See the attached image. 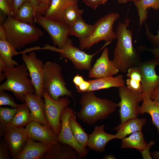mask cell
I'll return each mask as SVG.
<instances>
[{"label": "cell", "mask_w": 159, "mask_h": 159, "mask_svg": "<svg viewBox=\"0 0 159 159\" xmlns=\"http://www.w3.org/2000/svg\"><path fill=\"white\" fill-rule=\"evenodd\" d=\"M130 23V20L126 18L117 24V41L112 60L119 71L125 73L142 62L141 51L133 45L132 31L127 28Z\"/></svg>", "instance_id": "1"}, {"label": "cell", "mask_w": 159, "mask_h": 159, "mask_svg": "<svg viewBox=\"0 0 159 159\" xmlns=\"http://www.w3.org/2000/svg\"><path fill=\"white\" fill-rule=\"evenodd\" d=\"M80 104L81 108L77 114V117L90 125L107 118L118 107L117 103L109 99L99 98L91 91L82 93Z\"/></svg>", "instance_id": "2"}, {"label": "cell", "mask_w": 159, "mask_h": 159, "mask_svg": "<svg viewBox=\"0 0 159 159\" xmlns=\"http://www.w3.org/2000/svg\"><path fill=\"white\" fill-rule=\"evenodd\" d=\"M1 24L5 31L7 41L16 49L37 41L43 34L34 24L21 22L12 16H7Z\"/></svg>", "instance_id": "3"}, {"label": "cell", "mask_w": 159, "mask_h": 159, "mask_svg": "<svg viewBox=\"0 0 159 159\" xmlns=\"http://www.w3.org/2000/svg\"><path fill=\"white\" fill-rule=\"evenodd\" d=\"M3 72L6 80L0 85V91L12 92L16 98L24 102L25 95L35 93L34 87L29 76V71L24 63L12 67H6Z\"/></svg>", "instance_id": "4"}, {"label": "cell", "mask_w": 159, "mask_h": 159, "mask_svg": "<svg viewBox=\"0 0 159 159\" xmlns=\"http://www.w3.org/2000/svg\"><path fill=\"white\" fill-rule=\"evenodd\" d=\"M44 92L53 99L58 100L60 97H73L72 92L66 87L62 74L61 66L55 62L47 61L43 66Z\"/></svg>", "instance_id": "5"}, {"label": "cell", "mask_w": 159, "mask_h": 159, "mask_svg": "<svg viewBox=\"0 0 159 159\" xmlns=\"http://www.w3.org/2000/svg\"><path fill=\"white\" fill-rule=\"evenodd\" d=\"M120 17L117 12L106 14L99 19L94 24L95 28L88 37L80 41V49H90L95 44L104 41L110 44L117 38L116 32L114 31L115 22Z\"/></svg>", "instance_id": "6"}, {"label": "cell", "mask_w": 159, "mask_h": 159, "mask_svg": "<svg viewBox=\"0 0 159 159\" xmlns=\"http://www.w3.org/2000/svg\"><path fill=\"white\" fill-rule=\"evenodd\" d=\"M109 44L108 43H105L98 51L90 54L74 46L72 41L68 38L64 47L62 49L46 44L43 47H39L38 49L49 50L59 53L60 54L61 58H66L69 59L78 70L90 71L92 68L91 63L93 57Z\"/></svg>", "instance_id": "7"}, {"label": "cell", "mask_w": 159, "mask_h": 159, "mask_svg": "<svg viewBox=\"0 0 159 159\" xmlns=\"http://www.w3.org/2000/svg\"><path fill=\"white\" fill-rule=\"evenodd\" d=\"M118 92L120 101L117 105L121 123L137 117L138 108L143 100L142 93L131 90L125 85L119 87Z\"/></svg>", "instance_id": "8"}, {"label": "cell", "mask_w": 159, "mask_h": 159, "mask_svg": "<svg viewBox=\"0 0 159 159\" xmlns=\"http://www.w3.org/2000/svg\"><path fill=\"white\" fill-rule=\"evenodd\" d=\"M34 21L47 32L54 45L59 48H63L71 35L70 26L64 21L53 20L38 12L34 16Z\"/></svg>", "instance_id": "9"}, {"label": "cell", "mask_w": 159, "mask_h": 159, "mask_svg": "<svg viewBox=\"0 0 159 159\" xmlns=\"http://www.w3.org/2000/svg\"><path fill=\"white\" fill-rule=\"evenodd\" d=\"M43 97L45 101L44 112L49 125L58 136L60 131L61 117L63 110L68 107L70 100L66 97H60L58 100L52 98L44 92Z\"/></svg>", "instance_id": "10"}, {"label": "cell", "mask_w": 159, "mask_h": 159, "mask_svg": "<svg viewBox=\"0 0 159 159\" xmlns=\"http://www.w3.org/2000/svg\"><path fill=\"white\" fill-rule=\"evenodd\" d=\"M22 59L26 66L34 87L35 94L42 97L44 93L43 86L44 64L33 52L29 55L26 53H22Z\"/></svg>", "instance_id": "11"}, {"label": "cell", "mask_w": 159, "mask_h": 159, "mask_svg": "<svg viewBox=\"0 0 159 159\" xmlns=\"http://www.w3.org/2000/svg\"><path fill=\"white\" fill-rule=\"evenodd\" d=\"M159 65V58L141 62L139 66L141 70L142 78L141 84L143 97L150 98L152 94L159 84V75L155 71L156 67Z\"/></svg>", "instance_id": "12"}, {"label": "cell", "mask_w": 159, "mask_h": 159, "mask_svg": "<svg viewBox=\"0 0 159 159\" xmlns=\"http://www.w3.org/2000/svg\"><path fill=\"white\" fill-rule=\"evenodd\" d=\"M74 113L73 110L68 107L63 111L61 117V130L58 135V140L72 147L82 158L86 157L89 152L86 148L82 146L76 141L70 128L69 120L70 116Z\"/></svg>", "instance_id": "13"}, {"label": "cell", "mask_w": 159, "mask_h": 159, "mask_svg": "<svg viewBox=\"0 0 159 159\" xmlns=\"http://www.w3.org/2000/svg\"><path fill=\"white\" fill-rule=\"evenodd\" d=\"M4 140L9 149L11 157L14 158L21 151L28 138L25 128L6 127L4 132Z\"/></svg>", "instance_id": "14"}, {"label": "cell", "mask_w": 159, "mask_h": 159, "mask_svg": "<svg viewBox=\"0 0 159 159\" xmlns=\"http://www.w3.org/2000/svg\"><path fill=\"white\" fill-rule=\"evenodd\" d=\"M119 71L112 61L109 59V49L105 48L101 55L89 71V77L95 79L112 77Z\"/></svg>", "instance_id": "15"}, {"label": "cell", "mask_w": 159, "mask_h": 159, "mask_svg": "<svg viewBox=\"0 0 159 159\" xmlns=\"http://www.w3.org/2000/svg\"><path fill=\"white\" fill-rule=\"evenodd\" d=\"M28 138L41 143L51 145L58 140V136L49 126L32 121L26 126Z\"/></svg>", "instance_id": "16"}, {"label": "cell", "mask_w": 159, "mask_h": 159, "mask_svg": "<svg viewBox=\"0 0 159 159\" xmlns=\"http://www.w3.org/2000/svg\"><path fill=\"white\" fill-rule=\"evenodd\" d=\"M42 98L35 94L28 93L25 96L24 102L29 109L32 121L49 126L44 114L45 101Z\"/></svg>", "instance_id": "17"}, {"label": "cell", "mask_w": 159, "mask_h": 159, "mask_svg": "<svg viewBox=\"0 0 159 159\" xmlns=\"http://www.w3.org/2000/svg\"><path fill=\"white\" fill-rule=\"evenodd\" d=\"M104 127V125L96 126L92 133L89 135L87 146L90 149L103 152L107 144L111 140L116 138L115 135L106 132Z\"/></svg>", "instance_id": "18"}, {"label": "cell", "mask_w": 159, "mask_h": 159, "mask_svg": "<svg viewBox=\"0 0 159 159\" xmlns=\"http://www.w3.org/2000/svg\"><path fill=\"white\" fill-rule=\"evenodd\" d=\"M82 158L70 146L58 141L50 145L42 159H80Z\"/></svg>", "instance_id": "19"}, {"label": "cell", "mask_w": 159, "mask_h": 159, "mask_svg": "<svg viewBox=\"0 0 159 159\" xmlns=\"http://www.w3.org/2000/svg\"><path fill=\"white\" fill-rule=\"evenodd\" d=\"M50 146L28 138L22 150L14 159H42Z\"/></svg>", "instance_id": "20"}, {"label": "cell", "mask_w": 159, "mask_h": 159, "mask_svg": "<svg viewBox=\"0 0 159 159\" xmlns=\"http://www.w3.org/2000/svg\"><path fill=\"white\" fill-rule=\"evenodd\" d=\"M146 122L145 118H139L137 117L129 120L116 127L117 131L116 138L122 139L127 136L135 132L142 131L143 126Z\"/></svg>", "instance_id": "21"}, {"label": "cell", "mask_w": 159, "mask_h": 159, "mask_svg": "<svg viewBox=\"0 0 159 159\" xmlns=\"http://www.w3.org/2000/svg\"><path fill=\"white\" fill-rule=\"evenodd\" d=\"M90 85L87 91H94L112 87H119L125 85L123 76L109 77L88 80Z\"/></svg>", "instance_id": "22"}, {"label": "cell", "mask_w": 159, "mask_h": 159, "mask_svg": "<svg viewBox=\"0 0 159 159\" xmlns=\"http://www.w3.org/2000/svg\"><path fill=\"white\" fill-rule=\"evenodd\" d=\"M78 0H52L46 17L53 20L64 21V13L65 9L71 5H77Z\"/></svg>", "instance_id": "23"}, {"label": "cell", "mask_w": 159, "mask_h": 159, "mask_svg": "<svg viewBox=\"0 0 159 159\" xmlns=\"http://www.w3.org/2000/svg\"><path fill=\"white\" fill-rule=\"evenodd\" d=\"M142 102L141 106L138 108V114H149L152 117L153 123L158 129L159 135V102L145 97H143Z\"/></svg>", "instance_id": "24"}, {"label": "cell", "mask_w": 159, "mask_h": 159, "mask_svg": "<svg viewBox=\"0 0 159 159\" xmlns=\"http://www.w3.org/2000/svg\"><path fill=\"white\" fill-rule=\"evenodd\" d=\"M150 144L145 141L142 131L132 133L127 137L122 139L121 148H122L135 149L141 153L147 148Z\"/></svg>", "instance_id": "25"}, {"label": "cell", "mask_w": 159, "mask_h": 159, "mask_svg": "<svg viewBox=\"0 0 159 159\" xmlns=\"http://www.w3.org/2000/svg\"><path fill=\"white\" fill-rule=\"evenodd\" d=\"M20 53L6 39H0V58L7 67H12L19 65L18 62L12 59V57Z\"/></svg>", "instance_id": "26"}, {"label": "cell", "mask_w": 159, "mask_h": 159, "mask_svg": "<svg viewBox=\"0 0 159 159\" xmlns=\"http://www.w3.org/2000/svg\"><path fill=\"white\" fill-rule=\"evenodd\" d=\"M30 111L25 102L19 105L11 122L7 127L21 128L26 126L32 121Z\"/></svg>", "instance_id": "27"}, {"label": "cell", "mask_w": 159, "mask_h": 159, "mask_svg": "<svg viewBox=\"0 0 159 159\" xmlns=\"http://www.w3.org/2000/svg\"><path fill=\"white\" fill-rule=\"evenodd\" d=\"M70 27L71 35L76 36L80 41L91 34L95 29V24H87L81 17Z\"/></svg>", "instance_id": "28"}, {"label": "cell", "mask_w": 159, "mask_h": 159, "mask_svg": "<svg viewBox=\"0 0 159 159\" xmlns=\"http://www.w3.org/2000/svg\"><path fill=\"white\" fill-rule=\"evenodd\" d=\"M69 126L74 137L77 143L82 147L86 148L89 135L86 133L76 120L74 113L69 118Z\"/></svg>", "instance_id": "29"}, {"label": "cell", "mask_w": 159, "mask_h": 159, "mask_svg": "<svg viewBox=\"0 0 159 159\" xmlns=\"http://www.w3.org/2000/svg\"><path fill=\"white\" fill-rule=\"evenodd\" d=\"M133 2L138 11L140 26L144 23L148 18V9L152 8L155 10L159 9V0H140Z\"/></svg>", "instance_id": "30"}, {"label": "cell", "mask_w": 159, "mask_h": 159, "mask_svg": "<svg viewBox=\"0 0 159 159\" xmlns=\"http://www.w3.org/2000/svg\"><path fill=\"white\" fill-rule=\"evenodd\" d=\"M35 16L33 7L29 1H27L20 7L14 17L21 22L34 24Z\"/></svg>", "instance_id": "31"}, {"label": "cell", "mask_w": 159, "mask_h": 159, "mask_svg": "<svg viewBox=\"0 0 159 159\" xmlns=\"http://www.w3.org/2000/svg\"><path fill=\"white\" fill-rule=\"evenodd\" d=\"M83 11L77 5H71L67 6L64 13V21L69 26H72L81 17Z\"/></svg>", "instance_id": "32"}, {"label": "cell", "mask_w": 159, "mask_h": 159, "mask_svg": "<svg viewBox=\"0 0 159 159\" xmlns=\"http://www.w3.org/2000/svg\"><path fill=\"white\" fill-rule=\"evenodd\" d=\"M17 108L0 107V133L3 132L6 127L9 126L17 112Z\"/></svg>", "instance_id": "33"}, {"label": "cell", "mask_w": 159, "mask_h": 159, "mask_svg": "<svg viewBox=\"0 0 159 159\" xmlns=\"http://www.w3.org/2000/svg\"><path fill=\"white\" fill-rule=\"evenodd\" d=\"M3 105H9L12 108H17L19 104L16 103L13 98L4 91H0V106Z\"/></svg>", "instance_id": "34"}, {"label": "cell", "mask_w": 159, "mask_h": 159, "mask_svg": "<svg viewBox=\"0 0 159 159\" xmlns=\"http://www.w3.org/2000/svg\"><path fill=\"white\" fill-rule=\"evenodd\" d=\"M144 23L145 28V34L153 48H159V30L157 32V34L155 35L151 32L148 26L145 21Z\"/></svg>", "instance_id": "35"}, {"label": "cell", "mask_w": 159, "mask_h": 159, "mask_svg": "<svg viewBox=\"0 0 159 159\" xmlns=\"http://www.w3.org/2000/svg\"><path fill=\"white\" fill-rule=\"evenodd\" d=\"M127 73V78L141 83L142 78V73L138 65L129 68Z\"/></svg>", "instance_id": "36"}, {"label": "cell", "mask_w": 159, "mask_h": 159, "mask_svg": "<svg viewBox=\"0 0 159 159\" xmlns=\"http://www.w3.org/2000/svg\"><path fill=\"white\" fill-rule=\"evenodd\" d=\"M11 155L9 147L5 140L1 139L0 159H10Z\"/></svg>", "instance_id": "37"}, {"label": "cell", "mask_w": 159, "mask_h": 159, "mask_svg": "<svg viewBox=\"0 0 159 159\" xmlns=\"http://www.w3.org/2000/svg\"><path fill=\"white\" fill-rule=\"evenodd\" d=\"M52 0H39L37 12L45 15L49 9Z\"/></svg>", "instance_id": "38"}, {"label": "cell", "mask_w": 159, "mask_h": 159, "mask_svg": "<svg viewBox=\"0 0 159 159\" xmlns=\"http://www.w3.org/2000/svg\"><path fill=\"white\" fill-rule=\"evenodd\" d=\"M126 83L127 88L133 91L142 93V87L141 82L135 81L130 78L126 80Z\"/></svg>", "instance_id": "39"}, {"label": "cell", "mask_w": 159, "mask_h": 159, "mask_svg": "<svg viewBox=\"0 0 159 159\" xmlns=\"http://www.w3.org/2000/svg\"><path fill=\"white\" fill-rule=\"evenodd\" d=\"M0 9L2 13L7 16H14L12 8L8 0H0Z\"/></svg>", "instance_id": "40"}, {"label": "cell", "mask_w": 159, "mask_h": 159, "mask_svg": "<svg viewBox=\"0 0 159 159\" xmlns=\"http://www.w3.org/2000/svg\"><path fill=\"white\" fill-rule=\"evenodd\" d=\"M137 49L141 51H145L151 53L154 58L159 57V48H149L145 46H141L138 47Z\"/></svg>", "instance_id": "41"}, {"label": "cell", "mask_w": 159, "mask_h": 159, "mask_svg": "<svg viewBox=\"0 0 159 159\" xmlns=\"http://www.w3.org/2000/svg\"><path fill=\"white\" fill-rule=\"evenodd\" d=\"M90 85L88 80H85L78 86H75L77 92L79 93H82L87 91Z\"/></svg>", "instance_id": "42"}, {"label": "cell", "mask_w": 159, "mask_h": 159, "mask_svg": "<svg viewBox=\"0 0 159 159\" xmlns=\"http://www.w3.org/2000/svg\"><path fill=\"white\" fill-rule=\"evenodd\" d=\"M29 1V0H13L12 9L14 16L16 15L20 7L25 2Z\"/></svg>", "instance_id": "43"}, {"label": "cell", "mask_w": 159, "mask_h": 159, "mask_svg": "<svg viewBox=\"0 0 159 159\" xmlns=\"http://www.w3.org/2000/svg\"><path fill=\"white\" fill-rule=\"evenodd\" d=\"M87 6L94 9H96L98 6L101 5L100 0H82Z\"/></svg>", "instance_id": "44"}, {"label": "cell", "mask_w": 159, "mask_h": 159, "mask_svg": "<svg viewBox=\"0 0 159 159\" xmlns=\"http://www.w3.org/2000/svg\"><path fill=\"white\" fill-rule=\"evenodd\" d=\"M154 144V142L153 141H151L150 142V144L147 148L145 150V151L141 153L143 158L144 159H152V157L151 156L149 150L151 147Z\"/></svg>", "instance_id": "45"}, {"label": "cell", "mask_w": 159, "mask_h": 159, "mask_svg": "<svg viewBox=\"0 0 159 159\" xmlns=\"http://www.w3.org/2000/svg\"><path fill=\"white\" fill-rule=\"evenodd\" d=\"M150 99L159 102V84L153 91Z\"/></svg>", "instance_id": "46"}, {"label": "cell", "mask_w": 159, "mask_h": 159, "mask_svg": "<svg viewBox=\"0 0 159 159\" xmlns=\"http://www.w3.org/2000/svg\"><path fill=\"white\" fill-rule=\"evenodd\" d=\"M84 80L82 76L77 74L74 77L73 82L75 85V86H78Z\"/></svg>", "instance_id": "47"}, {"label": "cell", "mask_w": 159, "mask_h": 159, "mask_svg": "<svg viewBox=\"0 0 159 159\" xmlns=\"http://www.w3.org/2000/svg\"><path fill=\"white\" fill-rule=\"evenodd\" d=\"M29 0L34 8L35 16L36 14L37 13V9L39 3V0Z\"/></svg>", "instance_id": "48"}, {"label": "cell", "mask_w": 159, "mask_h": 159, "mask_svg": "<svg viewBox=\"0 0 159 159\" xmlns=\"http://www.w3.org/2000/svg\"><path fill=\"white\" fill-rule=\"evenodd\" d=\"M118 3L119 4H125L128 2H133L138 1L140 0H117Z\"/></svg>", "instance_id": "49"}, {"label": "cell", "mask_w": 159, "mask_h": 159, "mask_svg": "<svg viewBox=\"0 0 159 159\" xmlns=\"http://www.w3.org/2000/svg\"><path fill=\"white\" fill-rule=\"evenodd\" d=\"M151 155L155 159H159V151L152 152Z\"/></svg>", "instance_id": "50"}, {"label": "cell", "mask_w": 159, "mask_h": 159, "mask_svg": "<svg viewBox=\"0 0 159 159\" xmlns=\"http://www.w3.org/2000/svg\"><path fill=\"white\" fill-rule=\"evenodd\" d=\"M103 158L105 159H115V156L113 155H107L104 156L103 157Z\"/></svg>", "instance_id": "51"}, {"label": "cell", "mask_w": 159, "mask_h": 159, "mask_svg": "<svg viewBox=\"0 0 159 159\" xmlns=\"http://www.w3.org/2000/svg\"><path fill=\"white\" fill-rule=\"evenodd\" d=\"M108 0H100L101 4H104Z\"/></svg>", "instance_id": "52"}, {"label": "cell", "mask_w": 159, "mask_h": 159, "mask_svg": "<svg viewBox=\"0 0 159 159\" xmlns=\"http://www.w3.org/2000/svg\"><path fill=\"white\" fill-rule=\"evenodd\" d=\"M8 1L10 4V5L11 7V8L13 4V0H8Z\"/></svg>", "instance_id": "53"}, {"label": "cell", "mask_w": 159, "mask_h": 159, "mask_svg": "<svg viewBox=\"0 0 159 159\" xmlns=\"http://www.w3.org/2000/svg\"></svg>", "instance_id": "54"}]
</instances>
